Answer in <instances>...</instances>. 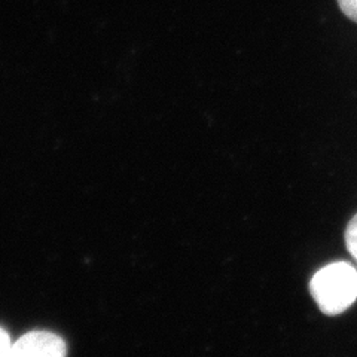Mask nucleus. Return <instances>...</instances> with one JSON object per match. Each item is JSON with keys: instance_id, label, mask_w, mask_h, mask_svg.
Listing matches in <instances>:
<instances>
[{"instance_id": "nucleus-1", "label": "nucleus", "mask_w": 357, "mask_h": 357, "mask_svg": "<svg viewBox=\"0 0 357 357\" xmlns=\"http://www.w3.org/2000/svg\"><path fill=\"white\" fill-rule=\"evenodd\" d=\"M310 292L323 314H341L357 299L356 268L347 262L326 265L311 278Z\"/></svg>"}, {"instance_id": "nucleus-2", "label": "nucleus", "mask_w": 357, "mask_h": 357, "mask_svg": "<svg viewBox=\"0 0 357 357\" xmlns=\"http://www.w3.org/2000/svg\"><path fill=\"white\" fill-rule=\"evenodd\" d=\"M67 345L60 335L48 331H31L13 344L10 357H64Z\"/></svg>"}, {"instance_id": "nucleus-3", "label": "nucleus", "mask_w": 357, "mask_h": 357, "mask_svg": "<svg viewBox=\"0 0 357 357\" xmlns=\"http://www.w3.org/2000/svg\"><path fill=\"white\" fill-rule=\"evenodd\" d=\"M344 237H345V245H347L350 255L357 262V215H354L353 219L349 222L347 228H345Z\"/></svg>"}, {"instance_id": "nucleus-4", "label": "nucleus", "mask_w": 357, "mask_h": 357, "mask_svg": "<svg viewBox=\"0 0 357 357\" xmlns=\"http://www.w3.org/2000/svg\"><path fill=\"white\" fill-rule=\"evenodd\" d=\"M13 341H10V335L5 328L0 326V357H10V351H13Z\"/></svg>"}, {"instance_id": "nucleus-5", "label": "nucleus", "mask_w": 357, "mask_h": 357, "mask_svg": "<svg viewBox=\"0 0 357 357\" xmlns=\"http://www.w3.org/2000/svg\"><path fill=\"white\" fill-rule=\"evenodd\" d=\"M338 5L345 17L357 22V0H338Z\"/></svg>"}]
</instances>
